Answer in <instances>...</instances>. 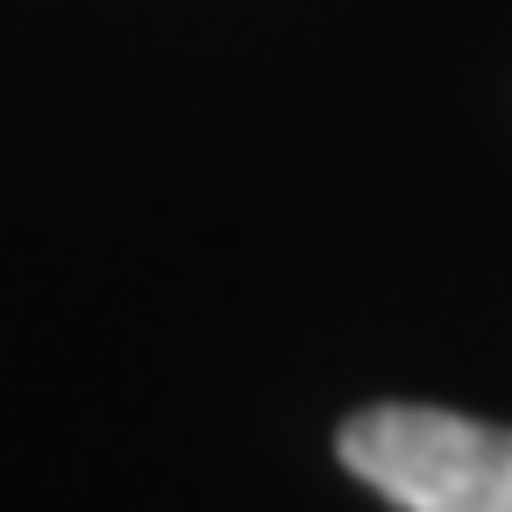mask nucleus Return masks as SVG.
Wrapping results in <instances>:
<instances>
[{
  "label": "nucleus",
  "mask_w": 512,
  "mask_h": 512,
  "mask_svg": "<svg viewBox=\"0 0 512 512\" xmlns=\"http://www.w3.org/2000/svg\"><path fill=\"white\" fill-rule=\"evenodd\" d=\"M335 456L399 512H512V427L448 406H363Z\"/></svg>",
  "instance_id": "1"
}]
</instances>
